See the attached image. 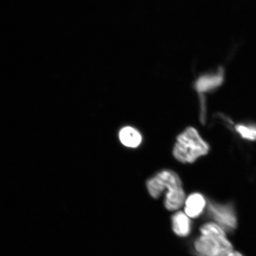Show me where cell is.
Instances as JSON below:
<instances>
[{"label":"cell","mask_w":256,"mask_h":256,"mask_svg":"<svg viewBox=\"0 0 256 256\" xmlns=\"http://www.w3.org/2000/svg\"><path fill=\"white\" fill-rule=\"evenodd\" d=\"M146 188L154 199H158L165 192L164 206L169 210L180 209L186 199L180 177L170 170H163L149 178Z\"/></svg>","instance_id":"6da1fadb"},{"label":"cell","mask_w":256,"mask_h":256,"mask_svg":"<svg viewBox=\"0 0 256 256\" xmlns=\"http://www.w3.org/2000/svg\"><path fill=\"white\" fill-rule=\"evenodd\" d=\"M201 236L194 242L196 251L202 256H224L233 250L232 242L226 238L225 230L216 222L204 224Z\"/></svg>","instance_id":"7a4b0ae2"},{"label":"cell","mask_w":256,"mask_h":256,"mask_svg":"<svg viewBox=\"0 0 256 256\" xmlns=\"http://www.w3.org/2000/svg\"><path fill=\"white\" fill-rule=\"evenodd\" d=\"M210 146L196 129L188 127L179 135L174 147V158L184 164H190L210 152Z\"/></svg>","instance_id":"3957f363"},{"label":"cell","mask_w":256,"mask_h":256,"mask_svg":"<svg viewBox=\"0 0 256 256\" xmlns=\"http://www.w3.org/2000/svg\"><path fill=\"white\" fill-rule=\"evenodd\" d=\"M210 215L226 231L232 232L238 226V216L232 204H220L210 201L208 204Z\"/></svg>","instance_id":"277c9868"},{"label":"cell","mask_w":256,"mask_h":256,"mask_svg":"<svg viewBox=\"0 0 256 256\" xmlns=\"http://www.w3.org/2000/svg\"><path fill=\"white\" fill-rule=\"evenodd\" d=\"M184 212L192 218H195L203 213L207 203L206 198L200 193H194L186 199Z\"/></svg>","instance_id":"5b68a950"},{"label":"cell","mask_w":256,"mask_h":256,"mask_svg":"<svg viewBox=\"0 0 256 256\" xmlns=\"http://www.w3.org/2000/svg\"><path fill=\"white\" fill-rule=\"evenodd\" d=\"M119 139L124 146L136 148L142 143V136L136 128L127 126L122 128L120 130Z\"/></svg>","instance_id":"8992f818"},{"label":"cell","mask_w":256,"mask_h":256,"mask_svg":"<svg viewBox=\"0 0 256 256\" xmlns=\"http://www.w3.org/2000/svg\"><path fill=\"white\" fill-rule=\"evenodd\" d=\"M172 229L178 236H187L190 232L191 223L190 217L185 212H176L172 217Z\"/></svg>","instance_id":"52a82bcc"},{"label":"cell","mask_w":256,"mask_h":256,"mask_svg":"<svg viewBox=\"0 0 256 256\" xmlns=\"http://www.w3.org/2000/svg\"><path fill=\"white\" fill-rule=\"evenodd\" d=\"M222 82V75H215L204 76L198 80L196 84L197 91L200 94L212 90L213 89L218 87Z\"/></svg>","instance_id":"ba28073f"},{"label":"cell","mask_w":256,"mask_h":256,"mask_svg":"<svg viewBox=\"0 0 256 256\" xmlns=\"http://www.w3.org/2000/svg\"><path fill=\"white\" fill-rule=\"evenodd\" d=\"M236 134L242 139L248 142H256V124L252 123H240L234 127Z\"/></svg>","instance_id":"9c48e42d"},{"label":"cell","mask_w":256,"mask_h":256,"mask_svg":"<svg viewBox=\"0 0 256 256\" xmlns=\"http://www.w3.org/2000/svg\"><path fill=\"white\" fill-rule=\"evenodd\" d=\"M244 256L243 255L241 252H238V251H234L232 250V252H228V254H226L225 256Z\"/></svg>","instance_id":"30bf717a"}]
</instances>
